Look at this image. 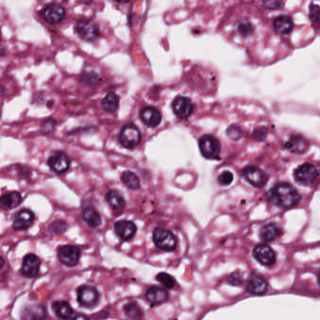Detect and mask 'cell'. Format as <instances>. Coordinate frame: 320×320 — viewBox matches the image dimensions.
I'll return each mask as SVG.
<instances>
[{"label":"cell","mask_w":320,"mask_h":320,"mask_svg":"<svg viewBox=\"0 0 320 320\" xmlns=\"http://www.w3.org/2000/svg\"><path fill=\"white\" fill-rule=\"evenodd\" d=\"M269 197L273 204L285 209L295 207L301 200L300 193L288 183H280L274 186L270 191Z\"/></svg>","instance_id":"obj_1"},{"label":"cell","mask_w":320,"mask_h":320,"mask_svg":"<svg viewBox=\"0 0 320 320\" xmlns=\"http://www.w3.org/2000/svg\"><path fill=\"white\" fill-rule=\"evenodd\" d=\"M153 242L158 248L164 251H174L177 247V239L168 230L157 227L153 231Z\"/></svg>","instance_id":"obj_2"},{"label":"cell","mask_w":320,"mask_h":320,"mask_svg":"<svg viewBox=\"0 0 320 320\" xmlns=\"http://www.w3.org/2000/svg\"><path fill=\"white\" fill-rule=\"evenodd\" d=\"M140 141L141 133L136 126L129 124L122 128L120 133V142L122 147L129 150H133L140 144Z\"/></svg>","instance_id":"obj_3"},{"label":"cell","mask_w":320,"mask_h":320,"mask_svg":"<svg viewBox=\"0 0 320 320\" xmlns=\"http://www.w3.org/2000/svg\"><path fill=\"white\" fill-rule=\"evenodd\" d=\"M77 301L83 307H94L100 301V293L93 286L82 285L77 289Z\"/></svg>","instance_id":"obj_4"},{"label":"cell","mask_w":320,"mask_h":320,"mask_svg":"<svg viewBox=\"0 0 320 320\" xmlns=\"http://www.w3.org/2000/svg\"><path fill=\"white\" fill-rule=\"evenodd\" d=\"M318 177V171L312 163H304L298 167L294 172L296 182L302 185H312Z\"/></svg>","instance_id":"obj_5"},{"label":"cell","mask_w":320,"mask_h":320,"mask_svg":"<svg viewBox=\"0 0 320 320\" xmlns=\"http://www.w3.org/2000/svg\"><path fill=\"white\" fill-rule=\"evenodd\" d=\"M199 149L207 159L217 158L221 152V145L217 138L212 135H204L199 140Z\"/></svg>","instance_id":"obj_6"},{"label":"cell","mask_w":320,"mask_h":320,"mask_svg":"<svg viewBox=\"0 0 320 320\" xmlns=\"http://www.w3.org/2000/svg\"><path fill=\"white\" fill-rule=\"evenodd\" d=\"M75 31L85 41H93L100 36L98 25L90 19H80L75 25Z\"/></svg>","instance_id":"obj_7"},{"label":"cell","mask_w":320,"mask_h":320,"mask_svg":"<svg viewBox=\"0 0 320 320\" xmlns=\"http://www.w3.org/2000/svg\"><path fill=\"white\" fill-rule=\"evenodd\" d=\"M57 256L62 264L68 267H74L78 264L81 251L73 245H64L59 248Z\"/></svg>","instance_id":"obj_8"},{"label":"cell","mask_w":320,"mask_h":320,"mask_svg":"<svg viewBox=\"0 0 320 320\" xmlns=\"http://www.w3.org/2000/svg\"><path fill=\"white\" fill-rule=\"evenodd\" d=\"M243 177L253 186L256 188L263 187L268 182V176L263 170L256 166H248L242 171Z\"/></svg>","instance_id":"obj_9"},{"label":"cell","mask_w":320,"mask_h":320,"mask_svg":"<svg viewBox=\"0 0 320 320\" xmlns=\"http://www.w3.org/2000/svg\"><path fill=\"white\" fill-rule=\"evenodd\" d=\"M65 9L57 4H50L45 7L43 11V18L50 24H57L63 21L65 17Z\"/></svg>","instance_id":"obj_10"},{"label":"cell","mask_w":320,"mask_h":320,"mask_svg":"<svg viewBox=\"0 0 320 320\" xmlns=\"http://www.w3.org/2000/svg\"><path fill=\"white\" fill-rule=\"evenodd\" d=\"M41 266V259L36 254H26L23 260V264L21 268V274L24 277H36L39 274Z\"/></svg>","instance_id":"obj_11"},{"label":"cell","mask_w":320,"mask_h":320,"mask_svg":"<svg viewBox=\"0 0 320 320\" xmlns=\"http://www.w3.org/2000/svg\"><path fill=\"white\" fill-rule=\"evenodd\" d=\"M172 108L178 118L187 119L193 114V104L189 98L179 96L174 100Z\"/></svg>","instance_id":"obj_12"},{"label":"cell","mask_w":320,"mask_h":320,"mask_svg":"<svg viewBox=\"0 0 320 320\" xmlns=\"http://www.w3.org/2000/svg\"><path fill=\"white\" fill-rule=\"evenodd\" d=\"M48 165L54 173L63 174L70 168L71 161L65 153L55 152L49 158Z\"/></svg>","instance_id":"obj_13"},{"label":"cell","mask_w":320,"mask_h":320,"mask_svg":"<svg viewBox=\"0 0 320 320\" xmlns=\"http://www.w3.org/2000/svg\"><path fill=\"white\" fill-rule=\"evenodd\" d=\"M254 256L262 265L272 266L276 261V255L272 248L266 244H259L254 249Z\"/></svg>","instance_id":"obj_14"},{"label":"cell","mask_w":320,"mask_h":320,"mask_svg":"<svg viewBox=\"0 0 320 320\" xmlns=\"http://www.w3.org/2000/svg\"><path fill=\"white\" fill-rule=\"evenodd\" d=\"M34 219L35 215L33 212L30 210H22L15 216L13 222V228L18 231L26 230L33 224Z\"/></svg>","instance_id":"obj_15"},{"label":"cell","mask_w":320,"mask_h":320,"mask_svg":"<svg viewBox=\"0 0 320 320\" xmlns=\"http://www.w3.org/2000/svg\"><path fill=\"white\" fill-rule=\"evenodd\" d=\"M140 118L148 127L155 128L160 125L162 115L157 109L153 107H145L140 112Z\"/></svg>","instance_id":"obj_16"},{"label":"cell","mask_w":320,"mask_h":320,"mask_svg":"<svg viewBox=\"0 0 320 320\" xmlns=\"http://www.w3.org/2000/svg\"><path fill=\"white\" fill-rule=\"evenodd\" d=\"M115 234L123 241L133 239L136 233V225L130 221H120L115 224Z\"/></svg>","instance_id":"obj_17"},{"label":"cell","mask_w":320,"mask_h":320,"mask_svg":"<svg viewBox=\"0 0 320 320\" xmlns=\"http://www.w3.org/2000/svg\"><path fill=\"white\" fill-rule=\"evenodd\" d=\"M146 299L152 305H157L168 300V293L162 287L151 286L146 293Z\"/></svg>","instance_id":"obj_18"},{"label":"cell","mask_w":320,"mask_h":320,"mask_svg":"<svg viewBox=\"0 0 320 320\" xmlns=\"http://www.w3.org/2000/svg\"><path fill=\"white\" fill-rule=\"evenodd\" d=\"M22 202V195L18 192L8 193L0 196V209L10 211L18 207Z\"/></svg>","instance_id":"obj_19"},{"label":"cell","mask_w":320,"mask_h":320,"mask_svg":"<svg viewBox=\"0 0 320 320\" xmlns=\"http://www.w3.org/2000/svg\"><path fill=\"white\" fill-rule=\"evenodd\" d=\"M268 290V284L264 278L258 275H252L248 281L247 291L251 294L261 295Z\"/></svg>","instance_id":"obj_20"},{"label":"cell","mask_w":320,"mask_h":320,"mask_svg":"<svg viewBox=\"0 0 320 320\" xmlns=\"http://www.w3.org/2000/svg\"><path fill=\"white\" fill-rule=\"evenodd\" d=\"M285 147L289 150L290 151L298 153V154H302L306 152L309 149V142L306 139L303 138L302 136L295 135L290 137L289 140L286 142Z\"/></svg>","instance_id":"obj_21"},{"label":"cell","mask_w":320,"mask_h":320,"mask_svg":"<svg viewBox=\"0 0 320 320\" xmlns=\"http://www.w3.org/2000/svg\"><path fill=\"white\" fill-rule=\"evenodd\" d=\"M46 316V310L43 305H33L24 309L22 320H42Z\"/></svg>","instance_id":"obj_22"},{"label":"cell","mask_w":320,"mask_h":320,"mask_svg":"<svg viewBox=\"0 0 320 320\" xmlns=\"http://www.w3.org/2000/svg\"><path fill=\"white\" fill-rule=\"evenodd\" d=\"M273 27L280 34H288L293 28V20L286 15L278 16L273 22Z\"/></svg>","instance_id":"obj_23"},{"label":"cell","mask_w":320,"mask_h":320,"mask_svg":"<svg viewBox=\"0 0 320 320\" xmlns=\"http://www.w3.org/2000/svg\"><path fill=\"white\" fill-rule=\"evenodd\" d=\"M281 233L282 231L276 224H267L260 230L259 237L263 242H272L276 240Z\"/></svg>","instance_id":"obj_24"},{"label":"cell","mask_w":320,"mask_h":320,"mask_svg":"<svg viewBox=\"0 0 320 320\" xmlns=\"http://www.w3.org/2000/svg\"><path fill=\"white\" fill-rule=\"evenodd\" d=\"M83 219L85 223L92 228L98 227L100 224H102L101 215L92 207H86L84 209Z\"/></svg>","instance_id":"obj_25"},{"label":"cell","mask_w":320,"mask_h":320,"mask_svg":"<svg viewBox=\"0 0 320 320\" xmlns=\"http://www.w3.org/2000/svg\"><path fill=\"white\" fill-rule=\"evenodd\" d=\"M53 310L61 319H69L73 314V310L70 303L64 301L54 302L53 303Z\"/></svg>","instance_id":"obj_26"},{"label":"cell","mask_w":320,"mask_h":320,"mask_svg":"<svg viewBox=\"0 0 320 320\" xmlns=\"http://www.w3.org/2000/svg\"><path fill=\"white\" fill-rule=\"evenodd\" d=\"M106 200H107L109 205L111 206L115 211H121L122 209H124L125 204H126L122 194L115 190L109 191L106 194Z\"/></svg>","instance_id":"obj_27"},{"label":"cell","mask_w":320,"mask_h":320,"mask_svg":"<svg viewBox=\"0 0 320 320\" xmlns=\"http://www.w3.org/2000/svg\"><path fill=\"white\" fill-rule=\"evenodd\" d=\"M120 105V98L119 96L111 92L108 93L106 96L104 97L102 102V106L104 109V111L108 113H114L115 112Z\"/></svg>","instance_id":"obj_28"},{"label":"cell","mask_w":320,"mask_h":320,"mask_svg":"<svg viewBox=\"0 0 320 320\" xmlns=\"http://www.w3.org/2000/svg\"><path fill=\"white\" fill-rule=\"evenodd\" d=\"M121 182L131 190H137L140 188L138 177L131 171H125L121 175Z\"/></svg>","instance_id":"obj_29"},{"label":"cell","mask_w":320,"mask_h":320,"mask_svg":"<svg viewBox=\"0 0 320 320\" xmlns=\"http://www.w3.org/2000/svg\"><path fill=\"white\" fill-rule=\"evenodd\" d=\"M125 314L132 320H143L144 313L136 302H130L124 306Z\"/></svg>","instance_id":"obj_30"},{"label":"cell","mask_w":320,"mask_h":320,"mask_svg":"<svg viewBox=\"0 0 320 320\" xmlns=\"http://www.w3.org/2000/svg\"><path fill=\"white\" fill-rule=\"evenodd\" d=\"M68 229V224L63 220H56L49 225V231L54 235H61L66 232Z\"/></svg>","instance_id":"obj_31"},{"label":"cell","mask_w":320,"mask_h":320,"mask_svg":"<svg viewBox=\"0 0 320 320\" xmlns=\"http://www.w3.org/2000/svg\"><path fill=\"white\" fill-rule=\"evenodd\" d=\"M157 280L163 284L166 288H173L176 285V281L174 278L165 272H161L157 275Z\"/></svg>","instance_id":"obj_32"},{"label":"cell","mask_w":320,"mask_h":320,"mask_svg":"<svg viewBox=\"0 0 320 320\" xmlns=\"http://www.w3.org/2000/svg\"><path fill=\"white\" fill-rule=\"evenodd\" d=\"M238 31L242 36H248L254 32V26L248 21H242L238 24Z\"/></svg>","instance_id":"obj_33"},{"label":"cell","mask_w":320,"mask_h":320,"mask_svg":"<svg viewBox=\"0 0 320 320\" xmlns=\"http://www.w3.org/2000/svg\"><path fill=\"white\" fill-rule=\"evenodd\" d=\"M233 179H234L233 174L229 171H225L218 177V182L222 186H227V185H229L231 182H233Z\"/></svg>","instance_id":"obj_34"},{"label":"cell","mask_w":320,"mask_h":320,"mask_svg":"<svg viewBox=\"0 0 320 320\" xmlns=\"http://www.w3.org/2000/svg\"><path fill=\"white\" fill-rule=\"evenodd\" d=\"M227 283L231 285H242L243 283V278H242V273L241 272H233L231 273L228 278H227Z\"/></svg>","instance_id":"obj_35"},{"label":"cell","mask_w":320,"mask_h":320,"mask_svg":"<svg viewBox=\"0 0 320 320\" xmlns=\"http://www.w3.org/2000/svg\"><path fill=\"white\" fill-rule=\"evenodd\" d=\"M227 134H228V136H229L230 138L237 140V139H240L242 137V130H241V128L240 127L231 126V127H229V129L227 130Z\"/></svg>","instance_id":"obj_36"},{"label":"cell","mask_w":320,"mask_h":320,"mask_svg":"<svg viewBox=\"0 0 320 320\" xmlns=\"http://www.w3.org/2000/svg\"><path fill=\"white\" fill-rule=\"evenodd\" d=\"M310 18L314 23H318L319 21V7L317 5H311L310 7Z\"/></svg>","instance_id":"obj_37"},{"label":"cell","mask_w":320,"mask_h":320,"mask_svg":"<svg viewBox=\"0 0 320 320\" xmlns=\"http://www.w3.org/2000/svg\"><path fill=\"white\" fill-rule=\"evenodd\" d=\"M263 7L268 10H275V9H280L283 6V2L282 1H265L262 3Z\"/></svg>","instance_id":"obj_38"},{"label":"cell","mask_w":320,"mask_h":320,"mask_svg":"<svg viewBox=\"0 0 320 320\" xmlns=\"http://www.w3.org/2000/svg\"><path fill=\"white\" fill-rule=\"evenodd\" d=\"M267 133H268V131H267V129H265V128L256 129L254 131V137L257 139V140H263V139L266 137Z\"/></svg>","instance_id":"obj_39"},{"label":"cell","mask_w":320,"mask_h":320,"mask_svg":"<svg viewBox=\"0 0 320 320\" xmlns=\"http://www.w3.org/2000/svg\"><path fill=\"white\" fill-rule=\"evenodd\" d=\"M83 77L85 79L89 78V80H86V82H88V83H94V82H96V81L99 80L98 75L95 74V73H89V74H85Z\"/></svg>","instance_id":"obj_40"},{"label":"cell","mask_w":320,"mask_h":320,"mask_svg":"<svg viewBox=\"0 0 320 320\" xmlns=\"http://www.w3.org/2000/svg\"><path fill=\"white\" fill-rule=\"evenodd\" d=\"M69 320H90V317L86 316L85 314H76L72 315Z\"/></svg>","instance_id":"obj_41"},{"label":"cell","mask_w":320,"mask_h":320,"mask_svg":"<svg viewBox=\"0 0 320 320\" xmlns=\"http://www.w3.org/2000/svg\"><path fill=\"white\" fill-rule=\"evenodd\" d=\"M4 264H5V261H4V259H3L1 256H0V270L4 267Z\"/></svg>","instance_id":"obj_42"},{"label":"cell","mask_w":320,"mask_h":320,"mask_svg":"<svg viewBox=\"0 0 320 320\" xmlns=\"http://www.w3.org/2000/svg\"><path fill=\"white\" fill-rule=\"evenodd\" d=\"M0 40H1V32H0Z\"/></svg>","instance_id":"obj_43"}]
</instances>
